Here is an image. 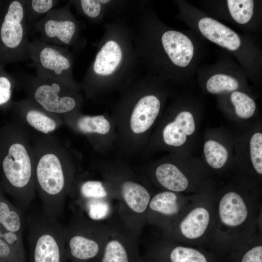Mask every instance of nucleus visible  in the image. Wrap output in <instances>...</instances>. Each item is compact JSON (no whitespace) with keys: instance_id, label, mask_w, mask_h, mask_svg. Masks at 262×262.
<instances>
[{"instance_id":"20e7f679","label":"nucleus","mask_w":262,"mask_h":262,"mask_svg":"<svg viewBox=\"0 0 262 262\" xmlns=\"http://www.w3.org/2000/svg\"><path fill=\"white\" fill-rule=\"evenodd\" d=\"M0 185L20 210L27 209L36 196L30 134L16 119L0 127Z\"/></svg>"},{"instance_id":"6ab92c4d","label":"nucleus","mask_w":262,"mask_h":262,"mask_svg":"<svg viewBox=\"0 0 262 262\" xmlns=\"http://www.w3.org/2000/svg\"><path fill=\"white\" fill-rule=\"evenodd\" d=\"M211 221V213L205 205H197L183 213L165 238L173 241L197 240L204 235Z\"/></svg>"},{"instance_id":"f257e3e1","label":"nucleus","mask_w":262,"mask_h":262,"mask_svg":"<svg viewBox=\"0 0 262 262\" xmlns=\"http://www.w3.org/2000/svg\"><path fill=\"white\" fill-rule=\"evenodd\" d=\"M103 27L95 55L80 82L86 99L120 91L137 77L139 65L130 25L118 17Z\"/></svg>"},{"instance_id":"4468645a","label":"nucleus","mask_w":262,"mask_h":262,"mask_svg":"<svg viewBox=\"0 0 262 262\" xmlns=\"http://www.w3.org/2000/svg\"><path fill=\"white\" fill-rule=\"evenodd\" d=\"M139 237L116 219L111 223L98 262H143L139 251Z\"/></svg>"},{"instance_id":"b1692460","label":"nucleus","mask_w":262,"mask_h":262,"mask_svg":"<svg viewBox=\"0 0 262 262\" xmlns=\"http://www.w3.org/2000/svg\"><path fill=\"white\" fill-rule=\"evenodd\" d=\"M203 152L208 164L213 168L219 169L226 164L229 157L227 148L221 144L213 140L206 141Z\"/></svg>"},{"instance_id":"412c9836","label":"nucleus","mask_w":262,"mask_h":262,"mask_svg":"<svg viewBox=\"0 0 262 262\" xmlns=\"http://www.w3.org/2000/svg\"><path fill=\"white\" fill-rule=\"evenodd\" d=\"M145 170L147 177L164 190L179 193L185 191L189 186V180L185 175L171 161L160 162Z\"/></svg>"},{"instance_id":"2eb2a0df","label":"nucleus","mask_w":262,"mask_h":262,"mask_svg":"<svg viewBox=\"0 0 262 262\" xmlns=\"http://www.w3.org/2000/svg\"><path fill=\"white\" fill-rule=\"evenodd\" d=\"M196 128L192 114L181 111L172 117L166 118L156 132L150 136L141 154L147 156L159 147L177 148L182 146L187 137L192 135Z\"/></svg>"},{"instance_id":"7c9ffc66","label":"nucleus","mask_w":262,"mask_h":262,"mask_svg":"<svg viewBox=\"0 0 262 262\" xmlns=\"http://www.w3.org/2000/svg\"><path fill=\"white\" fill-rule=\"evenodd\" d=\"M0 262H26L25 251L10 246L0 238Z\"/></svg>"},{"instance_id":"2f4dec72","label":"nucleus","mask_w":262,"mask_h":262,"mask_svg":"<svg viewBox=\"0 0 262 262\" xmlns=\"http://www.w3.org/2000/svg\"><path fill=\"white\" fill-rule=\"evenodd\" d=\"M15 83L5 75H0V108L10 104Z\"/></svg>"},{"instance_id":"c85d7f7f","label":"nucleus","mask_w":262,"mask_h":262,"mask_svg":"<svg viewBox=\"0 0 262 262\" xmlns=\"http://www.w3.org/2000/svg\"><path fill=\"white\" fill-rule=\"evenodd\" d=\"M229 262H262V246L255 244L235 251Z\"/></svg>"},{"instance_id":"423d86ee","label":"nucleus","mask_w":262,"mask_h":262,"mask_svg":"<svg viewBox=\"0 0 262 262\" xmlns=\"http://www.w3.org/2000/svg\"><path fill=\"white\" fill-rule=\"evenodd\" d=\"M111 226V223L91 220L74 208L64 227L66 261L98 262Z\"/></svg>"},{"instance_id":"f704fd0d","label":"nucleus","mask_w":262,"mask_h":262,"mask_svg":"<svg viewBox=\"0 0 262 262\" xmlns=\"http://www.w3.org/2000/svg\"><path fill=\"white\" fill-rule=\"evenodd\" d=\"M68 262H85L77 261H68Z\"/></svg>"},{"instance_id":"f03ea898","label":"nucleus","mask_w":262,"mask_h":262,"mask_svg":"<svg viewBox=\"0 0 262 262\" xmlns=\"http://www.w3.org/2000/svg\"><path fill=\"white\" fill-rule=\"evenodd\" d=\"M150 75L135 78L120 91L111 115L115 125L118 156L142 153L160 114L162 102Z\"/></svg>"},{"instance_id":"cd10ccee","label":"nucleus","mask_w":262,"mask_h":262,"mask_svg":"<svg viewBox=\"0 0 262 262\" xmlns=\"http://www.w3.org/2000/svg\"><path fill=\"white\" fill-rule=\"evenodd\" d=\"M238 87L239 83L235 78L223 74H217L212 76L206 83L207 90L213 94L224 91H233Z\"/></svg>"},{"instance_id":"9d476101","label":"nucleus","mask_w":262,"mask_h":262,"mask_svg":"<svg viewBox=\"0 0 262 262\" xmlns=\"http://www.w3.org/2000/svg\"><path fill=\"white\" fill-rule=\"evenodd\" d=\"M28 222L30 262H65L64 227L57 218L42 213Z\"/></svg>"},{"instance_id":"39448f33","label":"nucleus","mask_w":262,"mask_h":262,"mask_svg":"<svg viewBox=\"0 0 262 262\" xmlns=\"http://www.w3.org/2000/svg\"><path fill=\"white\" fill-rule=\"evenodd\" d=\"M91 169L109 186L117 201L120 222L140 235L147 224L146 213L152 196L144 176L136 173L122 158H96Z\"/></svg>"},{"instance_id":"72a5a7b5","label":"nucleus","mask_w":262,"mask_h":262,"mask_svg":"<svg viewBox=\"0 0 262 262\" xmlns=\"http://www.w3.org/2000/svg\"><path fill=\"white\" fill-rule=\"evenodd\" d=\"M19 210L4 196L1 192L0 185V224L12 213Z\"/></svg>"},{"instance_id":"f8f14e48","label":"nucleus","mask_w":262,"mask_h":262,"mask_svg":"<svg viewBox=\"0 0 262 262\" xmlns=\"http://www.w3.org/2000/svg\"><path fill=\"white\" fill-rule=\"evenodd\" d=\"M68 1L53 9L33 25L39 39L48 43L75 50L83 49L87 42L81 35L80 25L71 11Z\"/></svg>"},{"instance_id":"5701e85b","label":"nucleus","mask_w":262,"mask_h":262,"mask_svg":"<svg viewBox=\"0 0 262 262\" xmlns=\"http://www.w3.org/2000/svg\"><path fill=\"white\" fill-rule=\"evenodd\" d=\"M198 27L208 39L230 50L237 49L241 45L240 38L236 33L213 18L200 19Z\"/></svg>"},{"instance_id":"c756f323","label":"nucleus","mask_w":262,"mask_h":262,"mask_svg":"<svg viewBox=\"0 0 262 262\" xmlns=\"http://www.w3.org/2000/svg\"><path fill=\"white\" fill-rule=\"evenodd\" d=\"M249 152L251 162L255 171L262 174V133H254L249 141Z\"/></svg>"},{"instance_id":"0eeeda50","label":"nucleus","mask_w":262,"mask_h":262,"mask_svg":"<svg viewBox=\"0 0 262 262\" xmlns=\"http://www.w3.org/2000/svg\"><path fill=\"white\" fill-rule=\"evenodd\" d=\"M21 85L30 99L46 111L62 117L82 111L84 98L81 90L63 82L26 75Z\"/></svg>"},{"instance_id":"ddd939ff","label":"nucleus","mask_w":262,"mask_h":262,"mask_svg":"<svg viewBox=\"0 0 262 262\" xmlns=\"http://www.w3.org/2000/svg\"><path fill=\"white\" fill-rule=\"evenodd\" d=\"M64 123L75 132L84 136L93 150L105 154L115 147L117 132L111 115L84 114L82 111L62 117Z\"/></svg>"},{"instance_id":"393cba45","label":"nucleus","mask_w":262,"mask_h":262,"mask_svg":"<svg viewBox=\"0 0 262 262\" xmlns=\"http://www.w3.org/2000/svg\"><path fill=\"white\" fill-rule=\"evenodd\" d=\"M59 2L56 0H25L28 24L33 25L53 9Z\"/></svg>"},{"instance_id":"4be33fe9","label":"nucleus","mask_w":262,"mask_h":262,"mask_svg":"<svg viewBox=\"0 0 262 262\" xmlns=\"http://www.w3.org/2000/svg\"><path fill=\"white\" fill-rule=\"evenodd\" d=\"M69 1L82 16L95 23H100L111 13H121L131 6L128 0H72Z\"/></svg>"},{"instance_id":"6e6552de","label":"nucleus","mask_w":262,"mask_h":262,"mask_svg":"<svg viewBox=\"0 0 262 262\" xmlns=\"http://www.w3.org/2000/svg\"><path fill=\"white\" fill-rule=\"evenodd\" d=\"M69 196L76 204L75 209L91 220L111 223L116 219L114 217V215L117 217L116 197L101 179L78 174Z\"/></svg>"},{"instance_id":"aec40b11","label":"nucleus","mask_w":262,"mask_h":262,"mask_svg":"<svg viewBox=\"0 0 262 262\" xmlns=\"http://www.w3.org/2000/svg\"><path fill=\"white\" fill-rule=\"evenodd\" d=\"M218 220L227 230L235 231L243 227L250 217L248 203L240 194L230 191L220 198L217 208Z\"/></svg>"},{"instance_id":"bb28decb","label":"nucleus","mask_w":262,"mask_h":262,"mask_svg":"<svg viewBox=\"0 0 262 262\" xmlns=\"http://www.w3.org/2000/svg\"><path fill=\"white\" fill-rule=\"evenodd\" d=\"M230 99L238 117L246 119L253 115L256 110V104L248 95L243 92L234 91L231 94Z\"/></svg>"},{"instance_id":"7ed1b4c3","label":"nucleus","mask_w":262,"mask_h":262,"mask_svg":"<svg viewBox=\"0 0 262 262\" xmlns=\"http://www.w3.org/2000/svg\"><path fill=\"white\" fill-rule=\"evenodd\" d=\"M30 136L36 194L43 213L57 218L63 213L78 174L76 157L51 134L34 131Z\"/></svg>"},{"instance_id":"9b49d317","label":"nucleus","mask_w":262,"mask_h":262,"mask_svg":"<svg viewBox=\"0 0 262 262\" xmlns=\"http://www.w3.org/2000/svg\"><path fill=\"white\" fill-rule=\"evenodd\" d=\"M25 0L9 2L0 22V59L4 61L29 59L28 28Z\"/></svg>"},{"instance_id":"dca6fc26","label":"nucleus","mask_w":262,"mask_h":262,"mask_svg":"<svg viewBox=\"0 0 262 262\" xmlns=\"http://www.w3.org/2000/svg\"><path fill=\"white\" fill-rule=\"evenodd\" d=\"M142 257L143 262H219L212 253L165 238L150 244Z\"/></svg>"},{"instance_id":"473e14b6","label":"nucleus","mask_w":262,"mask_h":262,"mask_svg":"<svg viewBox=\"0 0 262 262\" xmlns=\"http://www.w3.org/2000/svg\"><path fill=\"white\" fill-rule=\"evenodd\" d=\"M22 233L8 231L0 224V238L10 246L25 251Z\"/></svg>"},{"instance_id":"f3484780","label":"nucleus","mask_w":262,"mask_h":262,"mask_svg":"<svg viewBox=\"0 0 262 262\" xmlns=\"http://www.w3.org/2000/svg\"><path fill=\"white\" fill-rule=\"evenodd\" d=\"M184 212V202L179 193L163 190L152 195L147 213V224L161 229L167 237Z\"/></svg>"},{"instance_id":"a211bd4d","label":"nucleus","mask_w":262,"mask_h":262,"mask_svg":"<svg viewBox=\"0 0 262 262\" xmlns=\"http://www.w3.org/2000/svg\"><path fill=\"white\" fill-rule=\"evenodd\" d=\"M13 108L16 119L40 134H52L64 124L62 117L46 111L27 98L14 102Z\"/></svg>"},{"instance_id":"1a4fd4ad","label":"nucleus","mask_w":262,"mask_h":262,"mask_svg":"<svg viewBox=\"0 0 262 262\" xmlns=\"http://www.w3.org/2000/svg\"><path fill=\"white\" fill-rule=\"evenodd\" d=\"M28 51L36 76L63 82L81 91L80 83L74 77L73 57L68 48L35 38L30 42Z\"/></svg>"},{"instance_id":"a878e982","label":"nucleus","mask_w":262,"mask_h":262,"mask_svg":"<svg viewBox=\"0 0 262 262\" xmlns=\"http://www.w3.org/2000/svg\"><path fill=\"white\" fill-rule=\"evenodd\" d=\"M227 1L230 14L235 21L244 24L250 20L253 13V0H228Z\"/></svg>"}]
</instances>
